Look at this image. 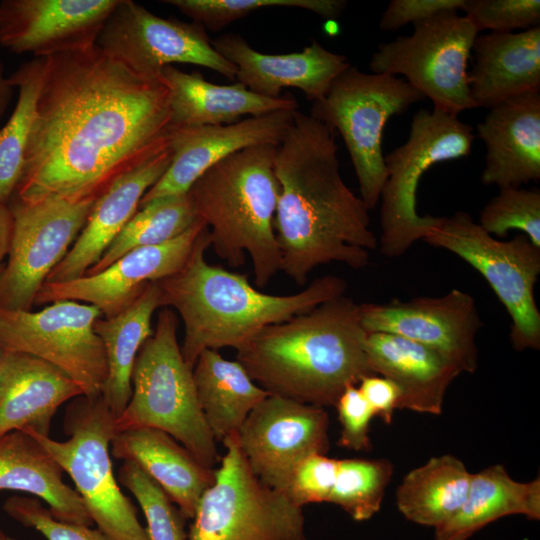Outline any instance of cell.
Here are the masks:
<instances>
[{
    "label": "cell",
    "instance_id": "1",
    "mask_svg": "<svg viewBox=\"0 0 540 540\" xmlns=\"http://www.w3.org/2000/svg\"><path fill=\"white\" fill-rule=\"evenodd\" d=\"M168 90L97 45L45 57L22 175L12 198L96 201L169 146Z\"/></svg>",
    "mask_w": 540,
    "mask_h": 540
},
{
    "label": "cell",
    "instance_id": "2",
    "mask_svg": "<svg viewBox=\"0 0 540 540\" xmlns=\"http://www.w3.org/2000/svg\"><path fill=\"white\" fill-rule=\"evenodd\" d=\"M338 148L332 129L298 110L276 146L280 271L299 286L323 264L366 267L377 246L368 208L341 176Z\"/></svg>",
    "mask_w": 540,
    "mask_h": 540
},
{
    "label": "cell",
    "instance_id": "3",
    "mask_svg": "<svg viewBox=\"0 0 540 540\" xmlns=\"http://www.w3.org/2000/svg\"><path fill=\"white\" fill-rule=\"evenodd\" d=\"M360 304L339 296L262 329L236 360L271 395L335 406L344 390L372 375Z\"/></svg>",
    "mask_w": 540,
    "mask_h": 540
},
{
    "label": "cell",
    "instance_id": "4",
    "mask_svg": "<svg viewBox=\"0 0 540 540\" xmlns=\"http://www.w3.org/2000/svg\"><path fill=\"white\" fill-rule=\"evenodd\" d=\"M210 245L205 227L183 267L156 282L161 307L174 310L183 322L181 353L191 369L204 350H238L265 327L306 313L347 289L343 278L325 275L298 293L266 294L247 276L209 264L205 251Z\"/></svg>",
    "mask_w": 540,
    "mask_h": 540
},
{
    "label": "cell",
    "instance_id": "5",
    "mask_svg": "<svg viewBox=\"0 0 540 540\" xmlns=\"http://www.w3.org/2000/svg\"><path fill=\"white\" fill-rule=\"evenodd\" d=\"M275 150L260 145L236 152L209 168L187 192L216 254L233 268L248 255L258 288L270 282L281 264L274 228L279 195Z\"/></svg>",
    "mask_w": 540,
    "mask_h": 540
},
{
    "label": "cell",
    "instance_id": "6",
    "mask_svg": "<svg viewBox=\"0 0 540 540\" xmlns=\"http://www.w3.org/2000/svg\"><path fill=\"white\" fill-rule=\"evenodd\" d=\"M178 324L175 311L161 307L152 335L136 356L132 394L115 429L116 433L143 427L162 430L213 469L221 458L198 402L193 369L181 353Z\"/></svg>",
    "mask_w": 540,
    "mask_h": 540
},
{
    "label": "cell",
    "instance_id": "7",
    "mask_svg": "<svg viewBox=\"0 0 540 540\" xmlns=\"http://www.w3.org/2000/svg\"><path fill=\"white\" fill-rule=\"evenodd\" d=\"M116 416L102 396H79L64 416L65 441L30 434L57 461L73 483L97 528L110 540H149L132 501L121 491L111 461Z\"/></svg>",
    "mask_w": 540,
    "mask_h": 540
},
{
    "label": "cell",
    "instance_id": "8",
    "mask_svg": "<svg viewBox=\"0 0 540 540\" xmlns=\"http://www.w3.org/2000/svg\"><path fill=\"white\" fill-rule=\"evenodd\" d=\"M424 98L402 77L365 73L350 66L323 98L313 102L310 115L341 135L368 210L379 202L387 179L384 128L392 116Z\"/></svg>",
    "mask_w": 540,
    "mask_h": 540
},
{
    "label": "cell",
    "instance_id": "9",
    "mask_svg": "<svg viewBox=\"0 0 540 540\" xmlns=\"http://www.w3.org/2000/svg\"><path fill=\"white\" fill-rule=\"evenodd\" d=\"M222 442L225 454L198 502L187 539L306 540L303 507L254 475L238 433Z\"/></svg>",
    "mask_w": 540,
    "mask_h": 540
},
{
    "label": "cell",
    "instance_id": "10",
    "mask_svg": "<svg viewBox=\"0 0 540 540\" xmlns=\"http://www.w3.org/2000/svg\"><path fill=\"white\" fill-rule=\"evenodd\" d=\"M475 135L457 116L421 109L412 118L407 141L384 156L387 179L380 199V251L387 257L403 255L422 240L437 217L417 212V188L435 164L466 157Z\"/></svg>",
    "mask_w": 540,
    "mask_h": 540
},
{
    "label": "cell",
    "instance_id": "11",
    "mask_svg": "<svg viewBox=\"0 0 540 540\" xmlns=\"http://www.w3.org/2000/svg\"><path fill=\"white\" fill-rule=\"evenodd\" d=\"M422 240L459 256L485 278L510 315V341L516 351L540 349V312L534 298L540 248L526 235L496 239L469 213L457 211L437 217Z\"/></svg>",
    "mask_w": 540,
    "mask_h": 540
},
{
    "label": "cell",
    "instance_id": "12",
    "mask_svg": "<svg viewBox=\"0 0 540 540\" xmlns=\"http://www.w3.org/2000/svg\"><path fill=\"white\" fill-rule=\"evenodd\" d=\"M413 27L410 35L378 45L369 62L372 73L404 76L435 110L458 116L476 108L467 69L478 35L473 24L457 11H446Z\"/></svg>",
    "mask_w": 540,
    "mask_h": 540
},
{
    "label": "cell",
    "instance_id": "13",
    "mask_svg": "<svg viewBox=\"0 0 540 540\" xmlns=\"http://www.w3.org/2000/svg\"><path fill=\"white\" fill-rule=\"evenodd\" d=\"M103 317L94 305L59 300L38 311L0 308V351L30 354L56 366L82 389L100 396L107 361L95 322Z\"/></svg>",
    "mask_w": 540,
    "mask_h": 540
},
{
    "label": "cell",
    "instance_id": "14",
    "mask_svg": "<svg viewBox=\"0 0 540 540\" xmlns=\"http://www.w3.org/2000/svg\"><path fill=\"white\" fill-rule=\"evenodd\" d=\"M94 203L58 197L35 203L10 200L13 232L0 277V308L31 310L40 288L82 231Z\"/></svg>",
    "mask_w": 540,
    "mask_h": 540
},
{
    "label": "cell",
    "instance_id": "15",
    "mask_svg": "<svg viewBox=\"0 0 540 540\" xmlns=\"http://www.w3.org/2000/svg\"><path fill=\"white\" fill-rule=\"evenodd\" d=\"M96 45L147 79H161L162 69L172 63L194 64L236 79L237 68L216 51L200 23L156 16L132 0L119 1Z\"/></svg>",
    "mask_w": 540,
    "mask_h": 540
},
{
    "label": "cell",
    "instance_id": "16",
    "mask_svg": "<svg viewBox=\"0 0 540 540\" xmlns=\"http://www.w3.org/2000/svg\"><path fill=\"white\" fill-rule=\"evenodd\" d=\"M328 427L325 408L269 394L250 412L238 439L254 475L285 493L303 459L327 453Z\"/></svg>",
    "mask_w": 540,
    "mask_h": 540
},
{
    "label": "cell",
    "instance_id": "17",
    "mask_svg": "<svg viewBox=\"0 0 540 540\" xmlns=\"http://www.w3.org/2000/svg\"><path fill=\"white\" fill-rule=\"evenodd\" d=\"M367 333H392L426 345L445 356L460 371L478 367L476 335L482 327L475 299L460 289L440 297L360 304Z\"/></svg>",
    "mask_w": 540,
    "mask_h": 540
},
{
    "label": "cell",
    "instance_id": "18",
    "mask_svg": "<svg viewBox=\"0 0 540 540\" xmlns=\"http://www.w3.org/2000/svg\"><path fill=\"white\" fill-rule=\"evenodd\" d=\"M205 228L198 221L180 236L160 245L134 249L102 271L66 282H45L34 304L72 300L96 306L103 317L128 307L152 282L178 272L188 260Z\"/></svg>",
    "mask_w": 540,
    "mask_h": 540
},
{
    "label": "cell",
    "instance_id": "19",
    "mask_svg": "<svg viewBox=\"0 0 540 540\" xmlns=\"http://www.w3.org/2000/svg\"><path fill=\"white\" fill-rule=\"evenodd\" d=\"M295 111H276L225 125L171 128L170 165L145 193L139 207L159 198L186 194L203 173L236 152L253 146L279 145Z\"/></svg>",
    "mask_w": 540,
    "mask_h": 540
},
{
    "label": "cell",
    "instance_id": "20",
    "mask_svg": "<svg viewBox=\"0 0 540 540\" xmlns=\"http://www.w3.org/2000/svg\"><path fill=\"white\" fill-rule=\"evenodd\" d=\"M120 0H2L0 46L34 58L83 50Z\"/></svg>",
    "mask_w": 540,
    "mask_h": 540
},
{
    "label": "cell",
    "instance_id": "21",
    "mask_svg": "<svg viewBox=\"0 0 540 540\" xmlns=\"http://www.w3.org/2000/svg\"><path fill=\"white\" fill-rule=\"evenodd\" d=\"M212 45L235 65L237 82L268 98H279L283 88L293 87L301 90L309 101L316 102L351 66L345 55L327 50L316 41L289 54H264L234 33L216 38Z\"/></svg>",
    "mask_w": 540,
    "mask_h": 540
},
{
    "label": "cell",
    "instance_id": "22",
    "mask_svg": "<svg viewBox=\"0 0 540 540\" xmlns=\"http://www.w3.org/2000/svg\"><path fill=\"white\" fill-rule=\"evenodd\" d=\"M486 146L481 181L499 189L540 179V91L508 98L477 124Z\"/></svg>",
    "mask_w": 540,
    "mask_h": 540
},
{
    "label": "cell",
    "instance_id": "23",
    "mask_svg": "<svg viewBox=\"0 0 540 540\" xmlns=\"http://www.w3.org/2000/svg\"><path fill=\"white\" fill-rule=\"evenodd\" d=\"M79 396L81 387L51 363L0 351V436L14 430L49 436L58 408Z\"/></svg>",
    "mask_w": 540,
    "mask_h": 540
},
{
    "label": "cell",
    "instance_id": "24",
    "mask_svg": "<svg viewBox=\"0 0 540 540\" xmlns=\"http://www.w3.org/2000/svg\"><path fill=\"white\" fill-rule=\"evenodd\" d=\"M170 162L168 147L115 180L95 201L76 241L46 282H66L84 276L137 212L141 199Z\"/></svg>",
    "mask_w": 540,
    "mask_h": 540
},
{
    "label": "cell",
    "instance_id": "25",
    "mask_svg": "<svg viewBox=\"0 0 540 540\" xmlns=\"http://www.w3.org/2000/svg\"><path fill=\"white\" fill-rule=\"evenodd\" d=\"M365 350L373 374L400 391L398 409L440 415L445 393L461 371L438 351L392 333H368Z\"/></svg>",
    "mask_w": 540,
    "mask_h": 540
},
{
    "label": "cell",
    "instance_id": "26",
    "mask_svg": "<svg viewBox=\"0 0 540 540\" xmlns=\"http://www.w3.org/2000/svg\"><path fill=\"white\" fill-rule=\"evenodd\" d=\"M111 456L139 466L166 493L185 519H192L215 469L200 464L168 433L149 427L117 432Z\"/></svg>",
    "mask_w": 540,
    "mask_h": 540
},
{
    "label": "cell",
    "instance_id": "27",
    "mask_svg": "<svg viewBox=\"0 0 540 540\" xmlns=\"http://www.w3.org/2000/svg\"><path fill=\"white\" fill-rule=\"evenodd\" d=\"M160 78L168 90L171 128L225 125L243 116L298 109L293 97L268 98L239 82L218 85L205 80L198 71L186 73L172 65L162 69Z\"/></svg>",
    "mask_w": 540,
    "mask_h": 540
},
{
    "label": "cell",
    "instance_id": "28",
    "mask_svg": "<svg viewBox=\"0 0 540 540\" xmlns=\"http://www.w3.org/2000/svg\"><path fill=\"white\" fill-rule=\"evenodd\" d=\"M468 72L476 108H492L526 92L540 91V26L520 32L477 35Z\"/></svg>",
    "mask_w": 540,
    "mask_h": 540
},
{
    "label": "cell",
    "instance_id": "29",
    "mask_svg": "<svg viewBox=\"0 0 540 540\" xmlns=\"http://www.w3.org/2000/svg\"><path fill=\"white\" fill-rule=\"evenodd\" d=\"M63 469L30 434L14 430L0 436V490L33 495L61 521L92 526L77 491L63 480Z\"/></svg>",
    "mask_w": 540,
    "mask_h": 540
},
{
    "label": "cell",
    "instance_id": "30",
    "mask_svg": "<svg viewBox=\"0 0 540 540\" xmlns=\"http://www.w3.org/2000/svg\"><path fill=\"white\" fill-rule=\"evenodd\" d=\"M510 515L540 519V479L518 482L501 464L472 473L464 503L434 540H468L488 524Z\"/></svg>",
    "mask_w": 540,
    "mask_h": 540
},
{
    "label": "cell",
    "instance_id": "31",
    "mask_svg": "<svg viewBox=\"0 0 540 540\" xmlns=\"http://www.w3.org/2000/svg\"><path fill=\"white\" fill-rule=\"evenodd\" d=\"M158 308H161L160 292L157 283L152 282L124 310L111 317H101L94 324L107 361V377L101 396L116 418L130 400L136 356L153 333L151 321Z\"/></svg>",
    "mask_w": 540,
    "mask_h": 540
},
{
    "label": "cell",
    "instance_id": "32",
    "mask_svg": "<svg viewBox=\"0 0 540 540\" xmlns=\"http://www.w3.org/2000/svg\"><path fill=\"white\" fill-rule=\"evenodd\" d=\"M192 373L200 408L216 441L237 434L250 412L269 395L237 360L225 359L218 350H204Z\"/></svg>",
    "mask_w": 540,
    "mask_h": 540
},
{
    "label": "cell",
    "instance_id": "33",
    "mask_svg": "<svg viewBox=\"0 0 540 540\" xmlns=\"http://www.w3.org/2000/svg\"><path fill=\"white\" fill-rule=\"evenodd\" d=\"M471 477L455 456L430 458L404 476L396 492L397 508L407 520L436 529L458 512Z\"/></svg>",
    "mask_w": 540,
    "mask_h": 540
},
{
    "label": "cell",
    "instance_id": "34",
    "mask_svg": "<svg viewBox=\"0 0 540 540\" xmlns=\"http://www.w3.org/2000/svg\"><path fill=\"white\" fill-rule=\"evenodd\" d=\"M44 71L45 58H33L9 76L11 85L18 88V99L0 129V204L9 205L22 175Z\"/></svg>",
    "mask_w": 540,
    "mask_h": 540
},
{
    "label": "cell",
    "instance_id": "35",
    "mask_svg": "<svg viewBox=\"0 0 540 540\" xmlns=\"http://www.w3.org/2000/svg\"><path fill=\"white\" fill-rule=\"evenodd\" d=\"M198 221L187 193L153 200L139 207L84 276L102 271L129 251L166 243L186 232Z\"/></svg>",
    "mask_w": 540,
    "mask_h": 540
},
{
    "label": "cell",
    "instance_id": "36",
    "mask_svg": "<svg viewBox=\"0 0 540 540\" xmlns=\"http://www.w3.org/2000/svg\"><path fill=\"white\" fill-rule=\"evenodd\" d=\"M393 474L386 459L338 460V470L328 503L343 509L354 521H367L379 510Z\"/></svg>",
    "mask_w": 540,
    "mask_h": 540
},
{
    "label": "cell",
    "instance_id": "37",
    "mask_svg": "<svg viewBox=\"0 0 540 540\" xmlns=\"http://www.w3.org/2000/svg\"><path fill=\"white\" fill-rule=\"evenodd\" d=\"M206 30L219 31L225 26L263 8L285 7L311 11L325 19L338 18L344 0H166Z\"/></svg>",
    "mask_w": 540,
    "mask_h": 540
},
{
    "label": "cell",
    "instance_id": "38",
    "mask_svg": "<svg viewBox=\"0 0 540 540\" xmlns=\"http://www.w3.org/2000/svg\"><path fill=\"white\" fill-rule=\"evenodd\" d=\"M118 481L137 500L146 519L149 540H186L185 518L161 487L139 466L124 461Z\"/></svg>",
    "mask_w": 540,
    "mask_h": 540
},
{
    "label": "cell",
    "instance_id": "39",
    "mask_svg": "<svg viewBox=\"0 0 540 540\" xmlns=\"http://www.w3.org/2000/svg\"><path fill=\"white\" fill-rule=\"evenodd\" d=\"M479 225L498 237H506L513 229L520 230L540 248V190L499 189V193L484 206Z\"/></svg>",
    "mask_w": 540,
    "mask_h": 540
},
{
    "label": "cell",
    "instance_id": "40",
    "mask_svg": "<svg viewBox=\"0 0 540 540\" xmlns=\"http://www.w3.org/2000/svg\"><path fill=\"white\" fill-rule=\"evenodd\" d=\"M462 10L478 32L511 33L540 24L539 0H465Z\"/></svg>",
    "mask_w": 540,
    "mask_h": 540
},
{
    "label": "cell",
    "instance_id": "41",
    "mask_svg": "<svg viewBox=\"0 0 540 540\" xmlns=\"http://www.w3.org/2000/svg\"><path fill=\"white\" fill-rule=\"evenodd\" d=\"M3 510L14 521L38 531L47 540H110L98 528L56 519L35 497L11 496L4 502Z\"/></svg>",
    "mask_w": 540,
    "mask_h": 540
},
{
    "label": "cell",
    "instance_id": "42",
    "mask_svg": "<svg viewBox=\"0 0 540 540\" xmlns=\"http://www.w3.org/2000/svg\"><path fill=\"white\" fill-rule=\"evenodd\" d=\"M338 470V460L313 454L295 468L285 494L298 506L328 502Z\"/></svg>",
    "mask_w": 540,
    "mask_h": 540
},
{
    "label": "cell",
    "instance_id": "43",
    "mask_svg": "<svg viewBox=\"0 0 540 540\" xmlns=\"http://www.w3.org/2000/svg\"><path fill=\"white\" fill-rule=\"evenodd\" d=\"M335 406L341 425L338 444L353 451L371 450L369 427L375 414L358 387L348 386Z\"/></svg>",
    "mask_w": 540,
    "mask_h": 540
},
{
    "label": "cell",
    "instance_id": "44",
    "mask_svg": "<svg viewBox=\"0 0 540 540\" xmlns=\"http://www.w3.org/2000/svg\"><path fill=\"white\" fill-rule=\"evenodd\" d=\"M465 0H391L383 11L379 28L396 31L446 11L462 10Z\"/></svg>",
    "mask_w": 540,
    "mask_h": 540
},
{
    "label": "cell",
    "instance_id": "45",
    "mask_svg": "<svg viewBox=\"0 0 540 540\" xmlns=\"http://www.w3.org/2000/svg\"><path fill=\"white\" fill-rule=\"evenodd\" d=\"M358 389L374 411L385 423L390 424L398 409L400 391L389 379L375 374L363 377Z\"/></svg>",
    "mask_w": 540,
    "mask_h": 540
},
{
    "label": "cell",
    "instance_id": "46",
    "mask_svg": "<svg viewBox=\"0 0 540 540\" xmlns=\"http://www.w3.org/2000/svg\"><path fill=\"white\" fill-rule=\"evenodd\" d=\"M13 232V215L9 205L0 204V267L8 255Z\"/></svg>",
    "mask_w": 540,
    "mask_h": 540
},
{
    "label": "cell",
    "instance_id": "47",
    "mask_svg": "<svg viewBox=\"0 0 540 540\" xmlns=\"http://www.w3.org/2000/svg\"><path fill=\"white\" fill-rule=\"evenodd\" d=\"M14 87L11 85L9 77L4 74V68L0 61V118L5 113L12 99Z\"/></svg>",
    "mask_w": 540,
    "mask_h": 540
},
{
    "label": "cell",
    "instance_id": "48",
    "mask_svg": "<svg viewBox=\"0 0 540 540\" xmlns=\"http://www.w3.org/2000/svg\"><path fill=\"white\" fill-rule=\"evenodd\" d=\"M9 536H7L4 531L0 528V540H8Z\"/></svg>",
    "mask_w": 540,
    "mask_h": 540
},
{
    "label": "cell",
    "instance_id": "49",
    "mask_svg": "<svg viewBox=\"0 0 540 540\" xmlns=\"http://www.w3.org/2000/svg\"><path fill=\"white\" fill-rule=\"evenodd\" d=\"M3 267H4V264L0 267V277H1V274H2V271H3Z\"/></svg>",
    "mask_w": 540,
    "mask_h": 540
},
{
    "label": "cell",
    "instance_id": "50",
    "mask_svg": "<svg viewBox=\"0 0 540 540\" xmlns=\"http://www.w3.org/2000/svg\"><path fill=\"white\" fill-rule=\"evenodd\" d=\"M8 540H17V539H15V538H12V537H9V538H8Z\"/></svg>",
    "mask_w": 540,
    "mask_h": 540
}]
</instances>
